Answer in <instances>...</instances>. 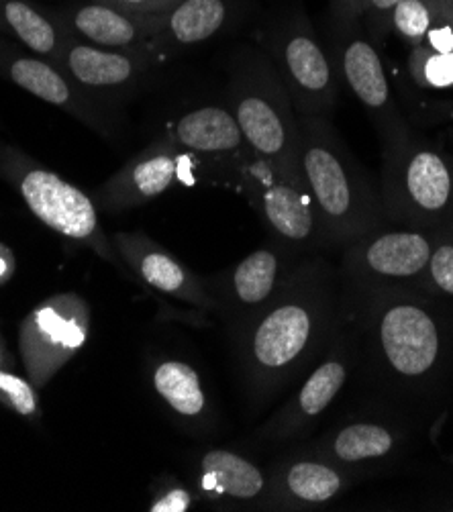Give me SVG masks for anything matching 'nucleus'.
<instances>
[{
  "label": "nucleus",
  "mask_w": 453,
  "mask_h": 512,
  "mask_svg": "<svg viewBox=\"0 0 453 512\" xmlns=\"http://www.w3.org/2000/svg\"><path fill=\"white\" fill-rule=\"evenodd\" d=\"M158 56L149 49H107L72 39L60 68L84 90H127L139 84Z\"/></svg>",
  "instance_id": "obj_17"
},
{
  "label": "nucleus",
  "mask_w": 453,
  "mask_h": 512,
  "mask_svg": "<svg viewBox=\"0 0 453 512\" xmlns=\"http://www.w3.org/2000/svg\"><path fill=\"white\" fill-rule=\"evenodd\" d=\"M198 484L215 500L254 502L270 494L266 474L247 457L227 449H211L200 457Z\"/></svg>",
  "instance_id": "obj_22"
},
{
  "label": "nucleus",
  "mask_w": 453,
  "mask_h": 512,
  "mask_svg": "<svg viewBox=\"0 0 453 512\" xmlns=\"http://www.w3.org/2000/svg\"><path fill=\"white\" fill-rule=\"evenodd\" d=\"M227 105L256 160L276 172L302 176L300 117L264 49H237Z\"/></svg>",
  "instance_id": "obj_4"
},
{
  "label": "nucleus",
  "mask_w": 453,
  "mask_h": 512,
  "mask_svg": "<svg viewBox=\"0 0 453 512\" xmlns=\"http://www.w3.org/2000/svg\"><path fill=\"white\" fill-rule=\"evenodd\" d=\"M437 0H402L390 15V29L409 45H419L425 41Z\"/></svg>",
  "instance_id": "obj_26"
},
{
  "label": "nucleus",
  "mask_w": 453,
  "mask_h": 512,
  "mask_svg": "<svg viewBox=\"0 0 453 512\" xmlns=\"http://www.w3.org/2000/svg\"><path fill=\"white\" fill-rule=\"evenodd\" d=\"M151 382H154L158 396L178 419L196 425L209 417L207 392L198 372L190 364L164 360L156 366Z\"/></svg>",
  "instance_id": "obj_24"
},
{
  "label": "nucleus",
  "mask_w": 453,
  "mask_h": 512,
  "mask_svg": "<svg viewBox=\"0 0 453 512\" xmlns=\"http://www.w3.org/2000/svg\"><path fill=\"white\" fill-rule=\"evenodd\" d=\"M288 255L290 251L278 243L249 253L235 268L215 280L217 292L213 298L217 309H227L237 319V325L266 309L296 268L290 264Z\"/></svg>",
  "instance_id": "obj_15"
},
{
  "label": "nucleus",
  "mask_w": 453,
  "mask_h": 512,
  "mask_svg": "<svg viewBox=\"0 0 453 512\" xmlns=\"http://www.w3.org/2000/svg\"><path fill=\"white\" fill-rule=\"evenodd\" d=\"M351 372H354V351H351L349 337L341 325L333 343L321 360L307 372V378L296 394L264 427V437L284 441L305 435L339 396Z\"/></svg>",
  "instance_id": "obj_13"
},
{
  "label": "nucleus",
  "mask_w": 453,
  "mask_h": 512,
  "mask_svg": "<svg viewBox=\"0 0 453 512\" xmlns=\"http://www.w3.org/2000/svg\"><path fill=\"white\" fill-rule=\"evenodd\" d=\"M0 392H5L9 396L17 413H21L25 417H31L35 413L37 404H35L33 388L27 382H23L21 378L0 372Z\"/></svg>",
  "instance_id": "obj_28"
},
{
  "label": "nucleus",
  "mask_w": 453,
  "mask_h": 512,
  "mask_svg": "<svg viewBox=\"0 0 453 512\" xmlns=\"http://www.w3.org/2000/svg\"><path fill=\"white\" fill-rule=\"evenodd\" d=\"M239 190L254 204L278 245L288 251L323 247L305 178L276 172L260 160H254Z\"/></svg>",
  "instance_id": "obj_10"
},
{
  "label": "nucleus",
  "mask_w": 453,
  "mask_h": 512,
  "mask_svg": "<svg viewBox=\"0 0 453 512\" xmlns=\"http://www.w3.org/2000/svg\"><path fill=\"white\" fill-rule=\"evenodd\" d=\"M198 166L203 168V164L164 133L96 192V202L100 209L109 213L139 207L180 182L196 184V176L190 174V168Z\"/></svg>",
  "instance_id": "obj_11"
},
{
  "label": "nucleus",
  "mask_w": 453,
  "mask_h": 512,
  "mask_svg": "<svg viewBox=\"0 0 453 512\" xmlns=\"http://www.w3.org/2000/svg\"><path fill=\"white\" fill-rule=\"evenodd\" d=\"M419 288L425 292L453 296V239L443 237L441 229L437 231L431 258Z\"/></svg>",
  "instance_id": "obj_27"
},
{
  "label": "nucleus",
  "mask_w": 453,
  "mask_h": 512,
  "mask_svg": "<svg viewBox=\"0 0 453 512\" xmlns=\"http://www.w3.org/2000/svg\"><path fill=\"white\" fill-rule=\"evenodd\" d=\"M192 504H194L192 492L180 484H174L166 488L162 494H158V498L151 502L149 510L151 512H186L190 510Z\"/></svg>",
  "instance_id": "obj_30"
},
{
  "label": "nucleus",
  "mask_w": 453,
  "mask_h": 512,
  "mask_svg": "<svg viewBox=\"0 0 453 512\" xmlns=\"http://www.w3.org/2000/svg\"><path fill=\"white\" fill-rule=\"evenodd\" d=\"M341 315V276L323 260L296 264L266 309L235 327L237 360L251 400L264 404L309 372L339 333Z\"/></svg>",
  "instance_id": "obj_2"
},
{
  "label": "nucleus",
  "mask_w": 453,
  "mask_h": 512,
  "mask_svg": "<svg viewBox=\"0 0 453 512\" xmlns=\"http://www.w3.org/2000/svg\"><path fill=\"white\" fill-rule=\"evenodd\" d=\"M0 23L35 56L58 68L68 43L74 39L56 11H41L29 0H0Z\"/></svg>",
  "instance_id": "obj_23"
},
{
  "label": "nucleus",
  "mask_w": 453,
  "mask_h": 512,
  "mask_svg": "<svg viewBox=\"0 0 453 512\" xmlns=\"http://www.w3.org/2000/svg\"><path fill=\"white\" fill-rule=\"evenodd\" d=\"M354 482V476L311 449L307 455L290 459L280 470L274 478L272 496L280 506L288 508L325 506L347 492Z\"/></svg>",
  "instance_id": "obj_19"
},
{
  "label": "nucleus",
  "mask_w": 453,
  "mask_h": 512,
  "mask_svg": "<svg viewBox=\"0 0 453 512\" xmlns=\"http://www.w3.org/2000/svg\"><path fill=\"white\" fill-rule=\"evenodd\" d=\"M331 60L339 80L366 109L382 143L396 139L409 129L394 100L386 66L374 41L358 23L333 21Z\"/></svg>",
  "instance_id": "obj_8"
},
{
  "label": "nucleus",
  "mask_w": 453,
  "mask_h": 512,
  "mask_svg": "<svg viewBox=\"0 0 453 512\" xmlns=\"http://www.w3.org/2000/svg\"><path fill=\"white\" fill-rule=\"evenodd\" d=\"M366 0H331L333 21L337 23H358L364 15Z\"/></svg>",
  "instance_id": "obj_32"
},
{
  "label": "nucleus",
  "mask_w": 453,
  "mask_h": 512,
  "mask_svg": "<svg viewBox=\"0 0 453 512\" xmlns=\"http://www.w3.org/2000/svg\"><path fill=\"white\" fill-rule=\"evenodd\" d=\"M382 145L380 198L388 223L439 231L453 213V166L411 129Z\"/></svg>",
  "instance_id": "obj_5"
},
{
  "label": "nucleus",
  "mask_w": 453,
  "mask_h": 512,
  "mask_svg": "<svg viewBox=\"0 0 453 512\" xmlns=\"http://www.w3.org/2000/svg\"><path fill=\"white\" fill-rule=\"evenodd\" d=\"M119 249L125 253L127 262L135 268L139 278L154 290L186 300L198 309L213 311L217 302L207 290L205 282L190 274L172 253L143 235H117Z\"/></svg>",
  "instance_id": "obj_18"
},
{
  "label": "nucleus",
  "mask_w": 453,
  "mask_h": 512,
  "mask_svg": "<svg viewBox=\"0 0 453 512\" xmlns=\"http://www.w3.org/2000/svg\"><path fill=\"white\" fill-rule=\"evenodd\" d=\"M341 325L354 351L356 374L390 411L407 417L445 362V327L431 292L343 284Z\"/></svg>",
  "instance_id": "obj_1"
},
{
  "label": "nucleus",
  "mask_w": 453,
  "mask_h": 512,
  "mask_svg": "<svg viewBox=\"0 0 453 512\" xmlns=\"http://www.w3.org/2000/svg\"><path fill=\"white\" fill-rule=\"evenodd\" d=\"M437 231L413 227H380L341 255V282L345 286H421Z\"/></svg>",
  "instance_id": "obj_7"
},
{
  "label": "nucleus",
  "mask_w": 453,
  "mask_h": 512,
  "mask_svg": "<svg viewBox=\"0 0 453 512\" xmlns=\"http://www.w3.org/2000/svg\"><path fill=\"white\" fill-rule=\"evenodd\" d=\"M264 54L288 90L298 117H329L337 105L339 76L311 21L288 15L264 37Z\"/></svg>",
  "instance_id": "obj_6"
},
{
  "label": "nucleus",
  "mask_w": 453,
  "mask_h": 512,
  "mask_svg": "<svg viewBox=\"0 0 453 512\" xmlns=\"http://www.w3.org/2000/svg\"><path fill=\"white\" fill-rule=\"evenodd\" d=\"M231 19L229 0H182L162 13V25L145 49L151 54H176L217 37Z\"/></svg>",
  "instance_id": "obj_20"
},
{
  "label": "nucleus",
  "mask_w": 453,
  "mask_h": 512,
  "mask_svg": "<svg viewBox=\"0 0 453 512\" xmlns=\"http://www.w3.org/2000/svg\"><path fill=\"white\" fill-rule=\"evenodd\" d=\"M19 192L31 213L56 233L103 249L98 215L92 198L52 170L27 168L19 178Z\"/></svg>",
  "instance_id": "obj_14"
},
{
  "label": "nucleus",
  "mask_w": 453,
  "mask_h": 512,
  "mask_svg": "<svg viewBox=\"0 0 453 512\" xmlns=\"http://www.w3.org/2000/svg\"><path fill=\"white\" fill-rule=\"evenodd\" d=\"M300 172L323 247L345 249L362 235L388 225L380 190L327 117H300Z\"/></svg>",
  "instance_id": "obj_3"
},
{
  "label": "nucleus",
  "mask_w": 453,
  "mask_h": 512,
  "mask_svg": "<svg viewBox=\"0 0 453 512\" xmlns=\"http://www.w3.org/2000/svg\"><path fill=\"white\" fill-rule=\"evenodd\" d=\"M96 3H105L123 11L141 13V15H162L176 7L182 0H96Z\"/></svg>",
  "instance_id": "obj_31"
},
{
  "label": "nucleus",
  "mask_w": 453,
  "mask_h": 512,
  "mask_svg": "<svg viewBox=\"0 0 453 512\" xmlns=\"http://www.w3.org/2000/svg\"><path fill=\"white\" fill-rule=\"evenodd\" d=\"M407 72L421 88H451L453 86V51H435L427 45H413Z\"/></svg>",
  "instance_id": "obj_25"
},
{
  "label": "nucleus",
  "mask_w": 453,
  "mask_h": 512,
  "mask_svg": "<svg viewBox=\"0 0 453 512\" xmlns=\"http://www.w3.org/2000/svg\"><path fill=\"white\" fill-rule=\"evenodd\" d=\"M11 80L33 96L60 107L94 129H105L100 111L92 105L86 90L78 86L62 68L41 58H15L9 64Z\"/></svg>",
  "instance_id": "obj_21"
},
{
  "label": "nucleus",
  "mask_w": 453,
  "mask_h": 512,
  "mask_svg": "<svg viewBox=\"0 0 453 512\" xmlns=\"http://www.w3.org/2000/svg\"><path fill=\"white\" fill-rule=\"evenodd\" d=\"M168 135L203 168L213 166L221 180L235 182L237 188H241L247 168L256 160L229 105L194 107L172 123Z\"/></svg>",
  "instance_id": "obj_12"
},
{
  "label": "nucleus",
  "mask_w": 453,
  "mask_h": 512,
  "mask_svg": "<svg viewBox=\"0 0 453 512\" xmlns=\"http://www.w3.org/2000/svg\"><path fill=\"white\" fill-rule=\"evenodd\" d=\"M407 417L396 411L351 415L329 429L313 451L356 480L394 468L407 455Z\"/></svg>",
  "instance_id": "obj_9"
},
{
  "label": "nucleus",
  "mask_w": 453,
  "mask_h": 512,
  "mask_svg": "<svg viewBox=\"0 0 453 512\" xmlns=\"http://www.w3.org/2000/svg\"><path fill=\"white\" fill-rule=\"evenodd\" d=\"M398 3L402 0H366L362 19H366L374 39H382V35L390 31V15Z\"/></svg>",
  "instance_id": "obj_29"
},
{
  "label": "nucleus",
  "mask_w": 453,
  "mask_h": 512,
  "mask_svg": "<svg viewBox=\"0 0 453 512\" xmlns=\"http://www.w3.org/2000/svg\"><path fill=\"white\" fill-rule=\"evenodd\" d=\"M56 15L74 39L107 49H143L162 25V15L131 13L96 0L56 11Z\"/></svg>",
  "instance_id": "obj_16"
}]
</instances>
